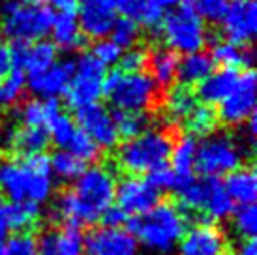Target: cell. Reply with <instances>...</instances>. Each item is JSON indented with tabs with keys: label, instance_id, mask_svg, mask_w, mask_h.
Returning a JSON list of instances; mask_svg holds the SVG:
<instances>
[{
	"label": "cell",
	"instance_id": "obj_1",
	"mask_svg": "<svg viewBox=\"0 0 257 255\" xmlns=\"http://www.w3.org/2000/svg\"><path fill=\"white\" fill-rule=\"evenodd\" d=\"M116 178L109 165L96 163L86 167L75 184L57 193L51 208L53 223L86 227L98 223L103 212L114 203Z\"/></svg>",
	"mask_w": 257,
	"mask_h": 255
},
{
	"label": "cell",
	"instance_id": "obj_2",
	"mask_svg": "<svg viewBox=\"0 0 257 255\" xmlns=\"http://www.w3.org/2000/svg\"><path fill=\"white\" fill-rule=\"evenodd\" d=\"M49 156L36 154L29 158L0 156V193L12 203L42 205L51 197Z\"/></svg>",
	"mask_w": 257,
	"mask_h": 255
},
{
	"label": "cell",
	"instance_id": "obj_3",
	"mask_svg": "<svg viewBox=\"0 0 257 255\" xmlns=\"http://www.w3.org/2000/svg\"><path fill=\"white\" fill-rule=\"evenodd\" d=\"M179 135L180 132L175 124L149 128L141 135L116 147V165L130 177L149 175L160 167H165Z\"/></svg>",
	"mask_w": 257,
	"mask_h": 255
},
{
	"label": "cell",
	"instance_id": "obj_4",
	"mask_svg": "<svg viewBox=\"0 0 257 255\" xmlns=\"http://www.w3.org/2000/svg\"><path fill=\"white\" fill-rule=\"evenodd\" d=\"M186 221L188 216L180 210L179 205L164 199L149 212L128 218L126 227L137 244H143L145 248L158 253H167L182 238Z\"/></svg>",
	"mask_w": 257,
	"mask_h": 255
},
{
	"label": "cell",
	"instance_id": "obj_5",
	"mask_svg": "<svg viewBox=\"0 0 257 255\" xmlns=\"http://www.w3.org/2000/svg\"><path fill=\"white\" fill-rule=\"evenodd\" d=\"M55 12L51 6H23L15 0L0 4V29L2 36L12 42L34 43L51 32Z\"/></svg>",
	"mask_w": 257,
	"mask_h": 255
},
{
	"label": "cell",
	"instance_id": "obj_6",
	"mask_svg": "<svg viewBox=\"0 0 257 255\" xmlns=\"http://www.w3.org/2000/svg\"><path fill=\"white\" fill-rule=\"evenodd\" d=\"M246 154L248 152L236 137L227 132H214L197 143L193 171L208 178L227 177L229 173L242 167Z\"/></svg>",
	"mask_w": 257,
	"mask_h": 255
},
{
	"label": "cell",
	"instance_id": "obj_7",
	"mask_svg": "<svg viewBox=\"0 0 257 255\" xmlns=\"http://www.w3.org/2000/svg\"><path fill=\"white\" fill-rule=\"evenodd\" d=\"M207 34L205 23L195 12L193 0H180L173 12L165 14L160 30V38H164L165 47L175 51L177 55L203 51L207 45Z\"/></svg>",
	"mask_w": 257,
	"mask_h": 255
},
{
	"label": "cell",
	"instance_id": "obj_8",
	"mask_svg": "<svg viewBox=\"0 0 257 255\" xmlns=\"http://www.w3.org/2000/svg\"><path fill=\"white\" fill-rule=\"evenodd\" d=\"M109 101L114 109L136 111V113H152L164 107L165 92L154 83L149 73H124L116 83L114 90L109 94Z\"/></svg>",
	"mask_w": 257,
	"mask_h": 255
},
{
	"label": "cell",
	"instance_id": "obj_9",
	"mask_svg": "<svg viewBox=\"0 0 257 255\" xmlns=\"http://www.w3.org/2000/svg\"><path fill=\"white\" fill-rule=\"evenodd\" d=\"M105 73L107 68L98 62L92 53H83L75 60V73L64 94L66 105L75 111L79 107L98 103V99L101 98V81Z\"/></svg>",
	"mask_w": 257,
	"mask_h": 255
},
{
	"label": "cell",
	"instance_id": "obj_10",
	"mask_svg": "<svg viewBox=\"0 0 257 255\" xmlns=\"http://www.w3.org/2000/svg\"><path fill=\"white\" fill-rule=\"evenodd\" d=\"M218 122L225 126H244L255 116V71L242 70L235 90L218 107Z\"/></svg>",
	"mask_w": 257,
	"mask_h": 255
},
{
	"label": "cell",
	"instance_id": "obj_11",
	"mask_svg": "<svg viewBox=\"0 0 257 255\" xmlns=\"http://www.w3.org/2000/svg\"><path fill=\"white\" fill-rule=\"evenodd\" d=\"M179 255H231L225 229L220 223L201 220L184 231L179 240Z\"/></svg>",
	"mask_w": 257,
	"mask_h": 255
},
{
	"label": "cell",
	"instance_id": "obj_12",
	"mask_svg": "<svg viewBox=\"0 0 257 255\" xmlns=\"http://www.w3.org/2000/svg\"><path fill=\"white\" fill-rule=\"evenodd\" d=\"M220 32L233 45H251L257 32L255 0H231L220 21Z\"/></svg>",
	"mask_w": 257,
	"mask_h": 255
},
{
	"label": "cell",
	"instance_id": "obj_13",
	"mask_svg": "<svg viewBox=\"0 0 257 255\" xmlns=\"http://www.w3.org/2000/svg\"><path fill=\"white\" fill-rule=\"evenodd\" d=\"M75 113V126L85 132L101 150H113L118 147V134L114 122L111 118V113L107 107L101 103H90V105L79 107L73 111Z\"/></svg>",
	"mask_w": 257,
	"mask_h": 255
},
{
	"label": "cell",
	"instance_id": "obj_14",
	"mask_svg": "<svg viewBox=\"0 0 257 255\" xmlns=\"http://www.w3.org/2000/svg\"><path fill=\"white\" fill-rule=\"evenodd\" d=\"M162 201V193L156 191L143 177H126L116 182L114 203L128 218L149 212L152 206Z\"/></svg>",
	"mask_w": 257,
	"mask_h": 255
},
{
	"label": "cell",
	"instance_id": "obj_15",
	"mask_svg": "<svg viewBox=\"0 0 257 255\" xmlns=\"http://www.w3.org/2000/svg\"><path fill=\"white\" fill-rule=\"evenodd\" d=\"M75 14L85 38L86 40L90 38L96 42L107 40L114 21L118 19L114 0H81Z\"/></svg>",
	"mask_w": 257,
	"mask_h": 255
},
{
	"label": "cell",
	"instance_id": "obj_16",
	"mask_svg": "<svg viewBox=\"0 0 257 255\" xmlns=\"http://www.w3.org/2000/svg\"><path fill=\"white\" fill-rule=\"evenodd\" d=\"M38 255H85V236L72 225L49 223L36 234Z\"/></svg>",
	"mask_w": 257,
	"mask_h": 255
},
{
	"label": "cell",
	"instance_id": "obj_17",
	"mask_svg": "<svg viewBox=\"0 0 257 255\" xmlns=\"http://www.w3.org/2000/svg\"><path fill=\"white\" fill-rule=\"evenodd\" d=\"M85 255H137V242L124 229L96 227L85 236Z\"/></svg>",
	"mask_w": 257,
	"mask_h": 255
},
{
	"label": "cell",
	"instance_id": "obj_18",
	"mask_svg": "<svg viewBox=\"0 0 257 255\" xmlns=\"http://www.w3.org/2000/svg\"><path fill=\"white\" fill-rule=\"evenodd\" d=\"M75 73V60H60L55 62L49 70L29 75L27 77V88L32 94L45 99H57L60 94H66L70 81Z\"/></svg>",
	"mask_w": 257,
	"mask_h": 255
},
{
	"label": "cell",
	"instance_id": "obj_19",
	"mask_svg": "<svg viewBox=\"0 0 257 255\" xmlns=\"http://www.w3.org/2000/svg\"><path fill=\"white\" fill-rule=\"evenodd\" d=\"M238 75H240V71L233 70V68H221L218 71H212L207 79H203L199 85L193 88V94H195L197 101H201V105H220L221 101L235 90Z\"/></svg>",
	"mask_w": 257,
	"mask_h": 255
},
{
	"label": "cell",
	"instance_id": "obj_20",
	"mask_svg": "<svg viewBox=\"0 0 257 255\" xmlns=\"http://www.w3.org/2000/svg\"><path fill=\"white\" fill-rule=\"evenodd\" d=\"M114 6L122 17L136 21L139 27L143 25L154 38H160L165 10L160 8L156 0H114Z\"/></svg>",
	"mask_w": 257,
	"mask_h": 255
},
{
	"label": "cell",
	"instance_id": "obj_21",
	"mask_svg": "<svg viewBox=\"0 0 257 255\" xmlns=\"http://www.w3.org/2000/svg\"><path fill=\"white\" fill-rule=\"evenodd\" d=\"M179 62H180V57L175 51H171L169 47L156 45V47L149 49L145 73H149L150 77L154 79V83L164 92H167L173 86V83H175V79H177Z\"/></svg>",
	"mask_w": 257,
	"mask_h": 255
},
{
	"label": "cell",
	"instance_id": "obj_22",
	"mask_svg": "<svg viewBox=\"0 0 257 255\" xmlns=\"http://www.w3.org/2000/svg\"><path fill=\"white\" fill-rule=\"evenodd\" d=\"M51 34H53V42L51 43L57 47V51L60 49L64 53H73V51H81L86 45V38L81 32L75 12H58V14H55Z\"/></svg>",
	"mask_w": 257,
	"mask_h": 255
},
{
	"label": "cell",
	"instance_id": "obj_23",
	"mask_svg": "<svg viewBox=\"0 0 257 255\" xmlns=\"http://www.w3.org/2000/svg\"><path fill=\"white\" fill-rule=\"evenodd\" d=\"M4 143L14 150L15 158H29L43 154L51 141L45 128L23 126L19 130H8Z\"/></svg>",
	"mask_w": 257,
	"mask_h": 255
},
{
	"label": "cell",
	"instance_id": "obj_24",
	"mask_svg": "<svg viewBox=\"0 0 257 255\" xmlns=\"http://www.w3.org/2000/svg\"><path fill=\"white\" fill-rule=\"evenodd\" d=\"M223 188L227 191L233 205L248 206L255 203L257 197V175L251 165H242L236 171L229 173L223 180Z\"/></svg>",
	"mask_w": 257,
	"mask_h": 255
},
{
	"label": "cell",
	"instance_id": "obj_25",
	"mask_svg": "<svg viewBox=\"0 0 257 255\" xmlns=\"http://www.w3.org/2000/svg\"><path fill=\"white\" fill-rule=\"evenodd\" d=\"M214 60L210 57L208 51H197V53H190L184 55L179 62V70H177V79L179 85L193 88L207 79L212 71H214Z\"/></svg>",
	"mask_w": 257,
	"mask_h": 255
},
{
	"label": "cell",
	"instance_id": "obj_26",
	"mask_svg": "<svg viewBox=\"0 0 257 255\" xmlns=\"http://www.w3.org/2000/svg\"><path fill=\"white\" fill-rule=\"evenodd\" d=\"M195 152H197V139L190 134H180L171 150V169L180 180V186L193 178V165H195ZM179 186V190H180ZM177 190V191H179Z\"/></svg>",
	"mask_w": 257,
	"mask_h": 255
},
{
	"label": "cell",
	"instance_id": "obj_27",
	"mask_svg": "<svg viewBox=\"0 0 257 255\" xmlns=\"http://www.w3.org/2000/svg\"><path fill=\"white\" fill-rule=\"evenodd\" d=\"M210 57L214 64H221L223 68H233V70H253L255 62V51L251 45L238 47L229 42H218L210 51Z\"/></svg>",
	"mask_w": 257,
	"mask_h": 255
},
{
	"label": "cell",
	"instance_id": "obj_28",
	"mask_svg": "<svg viewBox=\"0 0 257 255\" xmlns=\"http://www.w3.org/2000/svg\"><path fill=\"white\" fill-rule=\"evenodd\" d=\"M197 105L199 103H197V98L193 94V88L177 85L171 86L165 92L164 107L165 114L169 116V122H184L188 118V114L192 113Z\"/></svg>",
	"mask_w": 257,
	"mask_h": 255
},
{
	"label": "cell",
	"instance_id": "obj_29",
	"mask_svg": "<svg viewBox=\"0 0 257 255\" xmlns=\"http://www.w3.org/2000/svg\"><path fill=\"white\" fill-rule=\"evenodd\" d=\"M55 62H57V47L51 42L40 40V42L29 43L25 64H23V73L36 75V73L49 70Z\"/></svg>",
	"mask_w": 257,
	"mask_h": 255
},
{
	"label": "cell",
	"instance_id": "obj_30",
	"mask_svg": "<svg viewBox=\"0 0 257 255\" xmlns=\"http://www.w3.org/2000/svg\"><path fill=\"white\" fill-rule=\"evenodd\" d=\"M40 218V205L34 203H6L4 205V220L8 231L25 233L34 225Z\"/></svg>",
	"mask_w": 257,
	"mask_h": 255
},
{
	"label": "cell",
	"instance_id": "obj_31",
	"mask_svg": "<svg viewBox=\"0 0 257 255\" xmlns=\"http://www.w3.org/2000/svg\"><path fill=\"white\" fill-rule=\"evenodd\" d=\"M111 118L114 122L118 139L130 141L137 135L147 132L150 126V114L149 113H136V111H120L114 109L111 113Z\"/></svg>",
	"mask_w": 257,
	"mask_h": 255
},
{
	"label": "cell",
	"instance_id": "obj_32",
	"mask_svg": "<svg viewBox=\"0 0 257 255\" xmlns=\"http://www.w3.org/2000/svg\"><path fill=\"white\" fill-rule=\"evenodd\" d=\"M43 128H45L47 134H49V141L55 143L60 150L68 147V143L72 141L73 134H75V130H77L73 118L68 113H64L62 109L57 111L55 114L47 116Z\"/></svg>",
	"mask_w": 257,
	"mask_h": 255
},
{
	"label": "cell",
	"instance_id": "obj_33",
	"mask_svg": "<svg viewBox=\"0 0 257 255\" xmlns=\"http://www.w3.org/2000/svg\"><path fill=\"white\" fill-rule=\"evenodd\" d=\"M186 130L190 132V135L197 137H207V135L214 134L216 126H218V114H216L214 107L208 105H197L192 113L186 118Z\"/></svg>",
	"mask_w": 257,
	"mask_h": 255
},
{
	"label": "cell",
	"instance_id": "obj_34",
	"mask_svg": "<svg viewBox=\"0 0 257 255\" xmlns=\"http://www.w3.org/2000/svg\"><path fill=\"white\" fill-rule=\"evenodd\" d=\"M51 163V175H57L60 180L70 182V180H77L83 171L86 169V163L70 154L68 150H57L53 156L49 158Z\"/></svg>",
	"mask_w": 257,
	"mask_h": 255
},
{
	"label": "cell",
	"instance_id": "obj_35",
	"mask_svg": "<svg viewBox=\"0 0 257 255\" xmlns=\"http://www.w3.org/2000/svg\"><path fill=\"white\" fill-rule=\"evenodd\" d=\"M66 149H68L70 154H73V156L77 158V160H81L83 163H94V165L101 160V152H103V150H101L85 132H81L79 128L75 130L72 141L68 143Z\"/></svg>",
	"mask_w": 257,
	"mask_h": 255
},
{
	"label": "cell",
	"instance_id": "obj_36",
	"mask_svg": "<svg viewBox=\"0 0 257 255\" xmlns=\"http://www.w3.org/2000/svg\"><path fill=\"white\" fill-rule=\"evenodd\" d=\"M111 42L118 45L122 51L136 47L139 38H141V27L136 21H132L128 17H118L111 30Z\"/></svg>",
	"mask_w": 257,
	"mask_h": 255
},
{
	"label": "cell",
	"instance_id": "obj_37",
	"mask_svg": "<svg viewBox=\"0 0 257 255\" xmlns=\"http://www.w3.org/2000/svg\"><path fill=\"white\" fill-rule=\"evenodd\" d=\"M15 120H19L23 126L29 128H43L45 126V111H43V101L32 99H21L14 109Z\"/></svg>",
	"mask_w": 257,
	"mask_h": 255
},
{
	"label": "cell",
	"instance_id": "obj_38",
	"mask_svg": "<svg viewBox=\"0 0 257 255\" xmlns=\"http://www.w3.org/2000/svg\"><path fill=\"white\" fill-rule=\"evenodd\" d=\"M25 88H27V75L23 71L12 70L2 79V85H0L2 105H17L23 99Z\"/></svg>",
	"mask_w": 257,
	"mask_h": 255
},
{
	"label": "cell",
	"instance_id": "obj_39",
	"mask_svg": "<svg viewBox=\"0 0 257 255\" xmlns=\"http://www.w3.org/2000/svg\"><path fill=\"white\" fill-rule=\"evenodd\" d=\"M233 223H235L236 233L246 238H255L257 233V214H255V205L248 206H236L233 210Z\"/></svg>",
	"mask_w": 257,
	"mask_h": 255
},
{
	"label": "cell",
	"instance_id": "obj_40",
	"mask_svg": "<svg viewBox=\"0 0 257 255\" xmlns=\"http://www.w3.org/2000/svg\"><path fill=\"white\" fill-rule=\"evenodd\" d=\"M4 255H38L36 234L30 231L12 234L4 244Z\"/></svg>",
	"mask_w": 257,
	"mask_h": 255
},
{
	"label": "cell",
	"instance_id": "obj_41",
	"mask_svg": "<svg viewBox=\"0 0 257 255\" xmlns=\"http://www.w3.org/2000/svg\"><path fill=\"white\" fill-rule=\"evenodd\" d=\"M147 55H149V49L147 47H132L126 53H122L120 60V68L118 70L124 71V73H141L147 68Z\"/></svg>",
	"mask_w": 257,
	"mask_h": 255
},
{
	"label": "cell",
	"instance_id": "obj_42",
	"mask_svg": "<svg viewBox=\"0 0 257 255\" xmlns=\"http://www.w3.org/2000/svg\"><path fill=\"white\" fill-rule=\"evenodd\" d=\"M145 180H147L156 191H160V193H162V191H177L180 186V180L177 178V175L173 173L171 167H167V165L149 173Z\"/></svg>",
	"mask_w": 257,
	"mask_h": 255
},
{
	"label": "cell",
	"instance_id": "obj_43",
	"mask_svg": "<svg viewBox=\"0 0 257 255\" xmlns=\"http://www.w3.org/2000/svg\"><path fill=\"white\" fill-rule=\"evenodd\" d=\"M231 0H193L195 12L201 19H207L210 23H220Z\"/></svg>",
	"mask_w": 257,
	"mask_h": 255
},
{
	"label": "cell",
	"instance_id": "obj_44",
	"mask_svg": "<svg viewBox=\"0 0 257 255\" xmlns=\"http://www.w3.org/2000/svg\"><path fill=\"white\" fill-rule=\"evenodd\" d=\"M122 53H124V51H122L118 45H114L111 40H100V42H96V45H94V49H92L94 58H96L98 62L103 64L105 68L118 64Z\"/></svg>",
	"mask_w": 257,
	"mask_h": 255
},
{
	"label": "cell",
	"instance_id": "obj_45",
	"mask_svg": "<svg viewBox=\"0 0 257 255\" xmlns=\"http://www.w3.org/2000/svg\"><path fill=\"white\" fill-rule=\"evenodd\" d=\"M100 221L103 223L101 227H107V229H122V225L128 221V216L122 212V210H118L116 206H111V208H107V210L103 212Z\"/></svg>",
	"mask_w": 257,
	"mask_h": 255
},
{
	"label": "cell",
	"instance_id": "obj_46",
	"mask_svg": "<svg viewBox=\"0 0 257 255\" xmlns=\"http://www.w3.org/2000/svg\"><path fill=\"white\" fill-rule=\"evenodd\" d=\"M12 71V60H10V47L6 40L0 36V81Z\"/></svg>",
	"mask_w": 257,
	"mask_h": 255
},
{
	"label": "cell",
	"instance_id": "obj_47",
	"mask_svg": "<svg viewBox=\"0 0 257 255\" xmlns=\"http://www.w3.org/2000/svg\"><path fill=\"white\" fill-rule=\"evenodd\" d=\"M81 0H49L51 8H58L60 12H75Z\"/></svg>",
	"mask_w": 257,
	"mask_h": 255
},
{
	"label": "cell",
	"instance_id": "obj_48",
	"mask_svg": "<svg viewBox=\"0 0 257 255\" xmlns=\"http://www.w3.org/2000/svg\"><path fill=\"white\" fill-rule=\"evenodd\" d=\"M236 255H257L255 238H246V240L240 244V248H238Z\"/></svg>",
	"mask_w": 257,
	"mask_h": 255
},
{
	"label": "cell",
	"instance_id": "obj_49",
	"mask_svg": "<svg viewBox=\"0 0 257 255\" xmlns=\"http://www.w3.org/2000/svg\"><path fill=\"white\" fill-rule=\"evenodd\" d=\"M156 2L160 4V8H162V10H169V8L179 6L180 0H156Z\"/></svg>",
	"mask_w": 257,
	"mask_h": 255
},
{
	"label": "cell",
	"instance_id": "obj_50",
	"mask_svg": "<svg viewBox=\"0 0 257 255\" xmlns=\"http://www.w3.org/2000/svg\"><path fill=\"white\" fill-rule=\"evenodd\" d=\"M17 4H23V6H40L43 0H15Z\"/></svg>",
	"mask_w": 257,
	"mask_h": 255
},
{
	"label": "cell",
	"instance_id": "obj_51",
	"mask_svg": "<svg viewBox=\"0 0 257 255\" xmlns=\"http://www.w3.org/2000/svg\"><path fill=\"white\" fill-rule=\"evenodd\" d=\"M2 141H6V135H4V130H2V124H0V145Z\"/></svg>",
	"mask_w": 257,
	"mask_h": 255
},
{
	"label": "cell",
	"instance_id": "obj_52",
	"mask_svg": "<svg viewBox=\"0 0 257 255\" xmlns=\"http://www.w3.org/2000/svg\"><path fill=\"white\" fill-rule=\"evenodd\" d=\"M0 107H2V99H0Z\"/></svg>",
	"mask_w": 257,
	"mask_h": 255
},
{
	"label": "cell",
	"instance_id": "obj_53",
	"mask_svg": "<svg viewBox=\"0 0 257 255\" xmlns=\"http://www.w3.org/2000/svg\"><path fill=\"white\" fill-rule=\"evenodd\" d=\"M2 2H4V0H0V4H2Z\"/></svg>",
	"mask_w": 257,
	"mask_h": 255
}]
</instances>
